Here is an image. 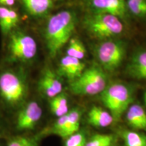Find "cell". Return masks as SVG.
Returning a JSON list of instances; mask_svg holds the SVG:
<instances>
[{
	"mask_svg": "<svg viewBox=\"0 0 146 146\" xmlns=\"http://www.w3.org/2000/svg\"><path fill=\"white\" fill-rule=\"evenodd\" d=\"M24 8L31 16L41 18L46 16L54 6L53 0H21Z\"/></svg>",
	"mask_w": 146,
	"mask_h": 146,
	"instance_id": "15",
	"label": "cell"
},
{
	"mask_svg": "<svg viewBox=\"0 0 146 146\" xmlns=\"http://www.w3.org/2000/svg\"><path fill=\"white\" fill-rule=\"evenodd\" d=\"M83 25L91 36L100 41L117 39L125 31L124 21L106 13L90 12L84 16Z\"/></svg>",
	"mask_w": 146,
	"mask_h": 146,
	"instance_id": "4",
	"label": "cell"
},
{
	"mask_svg": "<svg viewBox=\"0 0 146 146\" xmlns=\"http://www.w3.org/2000/svg\"><path fill=\"white\" fill-rule=\"evenodd\" d=\"M85 68V64L81 60L66 55L60 60L56 71L62 78L70 83L81 75Z\"/></svg>",
	"mask_w": 146,
	"mask_h": 146,
	"instance_id": "12",
	"label": "cell"
},
{
	"mask_svg": "<svg viewBox=\"0 0 146 146\" xmlns=\"http://www.w3.org/2000/svg\"><path fill=\"white\" fill-rule=\"evenodd\" d=\"M17 0H0V6L10 7L12 8Z\"/></svg>",
	"mask_w": 146,
	"mask_h": 146,
	"instance_id": "26",
	"label": "cell"
},
{
	"mask_svg": "<svg viewBox=\"0 0 146 146\" xmlns=\"http://www.w3.org/2000/svg\"><path fill=\"white\" fill-rule=\"evenodd\" d=\"M8 36L5 61L9 65L23 66L35 59L38 47L33 36L17 29Z\"/></svg>",
	"mask_w": 146,
	"mask_h": 146,
	"instance_id": "3",
	"label": "cell"
},
{
	"mask_svg": "<svg viewBox=\"0 0 146 146\" xmlns=\"http://www.w3.org/2000/svg\"><path fill=\"white\" fill-rule=\"evenodd\" d=\"M127 43L118 39L100 41L95 47L94 54L99 66L105 72L116 71L127 54Z\"/></svg>",
	"mask_w": 146,
	"mask_h": 146,
	"instance_id": "7",
	"label": "cell"
},
{
	"mask_svg": "<svg viewBox=\"0 0 146 146\" xmlns=\"http://www.w3.org/2000/svg\"><path fill=\"white\" fill-rule=\"evenodd\" d=\"M128 125L136 130H146V111L141 105L131 104L127 110Z\"/></svg>",
	"mask_w": 146,
	"mask_h": 146,
	"instance_id": "16",
	"label": "cell"
},
{
	"mask_svg": "<svg viewBox=\"0 0 146 146\" xmlns=\"http://www.w3.org/2000/svg\"><path fill=\"white\" fill-rule=\"evenodd\" d=\"M57 71L50 67L43 69L37 82V89L43 98L50 100L63 92V83Z\"/></svg>",
	"mask_w": 146,
	"mask_h": 146,
	"instance_id": "10",
	"label": "cell"
},
{
	"mask_svg": "<svg viewBox=\"0 0 146 146\" xmlns=\"http://www.w3.org/2000/svg\"><path fill=\"white\" fill-rule=\"evenodd\" d=\"M53 1H54V0H53Z\"/></svg>",
	"mask_w": 146,
	"mask_h": 146,
	"instance_id": "29",
	"label": "cell"
},
{
	"mask_svg": "<svg viewBox=\"0 0 146 146\" xmlns=\"http://www.w3.org/2000/svg\"><path fill=\"white\" fill-rule=\"evenodd\" d=\"M86 54V48L81 40L78 38H71L69 40L66 55L81 60L85 57Z\"/></svg>",
	"mask_w": 146,
	"mask_h": 146,
	"instance_id": "21",
	"label": "cell"
},
{
	"mask_svg": "<svg viewBox=\"0 0 146 146\" xmlns=\"http://www.w3.org/2000/svg\"><path fill=\"white\" fill-rule=\"evenodd\" d=\"M107 85L106 72L99 65H92L85 68L77 78L70 82L69 90L76 96H96L101 94Z\"/></svg>",
	"mask_w": 146,
	"mask_h": 146,
	"instance_id": "6",
	"label": "cell"
},
{
	"mask_svg": "<svg viewBox=\"0 0 146 146\" xmlns=\"http://www.w3.org/2000/svg\"><path fill=\"white\" fill-rule=\"evenodd\" d=\"M0 146H2V145H1V142H0Z\"/></svg>",
	"mask_w": 146,
	"mask_h": 146,
	"instance_id": "28",
	"label": "cell"
},
{
	"mask_svg": "<svg viewBox=\"0 0 146 146\" xmlns=\"http://www.w3.org/2000/svg\"><path fill=\"white\" fill-rule=\"evenodd\" d=\"M114 141L112 135L97 134L93 136L85 146H111Z\"/></svg>",
	"mask_w": 146,
	"mask_h": 146,
	"instance_id": "23",
	"label": "cell"
},
{
	"mask_svg": "<svg viewBox=\"0 0 146 146\" xmlns=\"http://www.w3.org/2000/svg\"><path fill=\"white\" fill-rule=\"evenodd\" d=\"M76 23V14L70 10L60 11L49 18L45 29V41L51 58L56 57L72 38Z\"/></svg>",
	"mask_w": 146,
	"mask_h": 146,
	"instance_id": "2",
	"label": "cell"
},
{
	"mask_svg": "<svg viewBox=\"0 0 146 146\" xmlns=\"http://www.w3.org/2000/svg\"><path fill=\"white\" fill-rule=\"evenodd\" d=\"M126 72L134 79L146 81V49L136 50L129 58Z\"/></svg>",
	"mask_w": 146,
	"mask_h": 146,
	"instance_id": "13",
	"label": "cell"
},
{
	"mask_svg": "<svg viewBox=\"0 0 146 146\" xmlns=\"http://www.w3.org/2000/svg\"><path fill=\"white\" fill-rule=\"evenodd\" d=\"M49 105L52 114L57 118L66 114L69 111L68 98L64 92L49 100Z\"/></svg>",
	"mask_w": 146,
	"mask_h": 146,
	"instance_id": "18",
	"label": "cell"
},
{
	"mask_svg": "<svg viewBox=\"0 0 146 146\" xmlns=\"http://www.w3.org/2000/svg\"><path fill=\"white\" fill-rule=\"evenodd\" d=\"M29 82L22 66L9 65L0 70V104L15 112L28 100Z\"/></svg>",
	"mask_w": 146,
	"mask_h": 146,
	"instance_id": "1",
	"label": "cell"
},
{
	"mask_svg": "<svg viewBox=\"0 0 146 146\" xmlns=\"http://www.w3.org/2000/svg\"><path fill=\"white\" fill-rule=\"evenodd\" d=\"M87 5L91 12L112 14L125 22L131 17L126 0H87Z\"/></svg>",
	"mask_w": 146,
	"mask_h": 146,
	"instance_id": "11",
	"label": "cell"
},
{
	"mask_svg": "<svg viewBox=\"0 0 146 146\" xmlns=\"http://www.w3.org/2000/svg\"><path fill=\"white\" fill-rule=\"evenodd\" d=\"M134 90L130 85L120 82L108 85L101 94V100L110 110L114 121H117L131 105Z\"/></svg>",
	"mask_w": 146,
	"mask_h": 146,
	"instance_id": "5",
	"label": "cell"
},
{
	"mask_svg": "<svg viewBox=\"0 0 146 146\" xmlns=\"http://www.w3.org/2000/svg\"><path fill=\"white\" fill-rule=\"evenodd\" d=\"M8 136H10L8 125L4 118L0 115V139H6Z\"/></svg>",
	"mask_w": 146,
	"mask_h": 146,
	"instance_id": "25",
	"label": "cell"
},
{
	"mask_svg": "<svg viewBox=\"0 0 146 146\" xmlns=\"http://www.w3.org/2000/svg\"><path fill=\"white\" fill-rule=\"evenodd\" d=\"M20 23V15L15 9L0 6V31L3 36H8L16 29Z\"/></svg>",
	"mask_w": 146,
	"mask_h": 146,
	"instance_id": "14",
	"label": "cell"
},
{
	"mask_svg": "<svg viewBox=\"0 0 146 146\" xmlns=\"http://www.w3.org/2000/svg\"><path fill=\"white\" fill-rule=\"evenodd\" d=\"M124 146H146V135L133 131H125L123 134Z\"/></svg>",
	"mask_w": 146,
	"mask_h": 146,
	"instance_id": "22",
	"label": "cell"
},
{
	"mask_svg": "<svg viewBox=\"0 0 146 146\" xmlns=\"http://www.w3.org/2000/svg\"><path fill=\"white\" fill-rule=\"evenodd\" d=\"M41 138L39 133L33 136L23 134L10 135L5 139V146H39Z\"/></svg>",
	"mask_w": 146,
	"mask_h": 146,
	"instance_id": "19",
	"label": "cell"
},
{
	"mask_svg": "<svg viewBox=\"0 0 146 146\" xmlns=\"http://www.w3.org/2000/svg\"><path fill=\"white\" fill-rule=\"evenodd\" d=\"M126 4L130 16L146 22V0H126Z\"/></svg>",
	"mask_w": 146,
	"mask_h": 146,
	"instance_id": "20",
	"label": "cell"
},
{
	"mask_svg": "<svg viewBox=\"0 0 146 146\" xmlns=\"http://www.w3.org/2000/svg\"><path fill=\"white\" fill-rule=\"evenodd\" d=\"M86 137L83 133L76 132L66 139L65 146H85Z\"/></svg>",
	"mask_w": 146,
	"mask_h": 146,
	"instance_id": "24",
	"label": "cell"
},
{
	"mask_svg": "<svg viewBox=\"0 0 146 146\" xmlns=\"http://www.w3.org/2000/svg\"><path fill=\"white\" fill-rule=\"evenodd\" d=\"M43 116L41 106L35 100H27L15 112L14 119V130L25 133L34 130Z\"/></svg>",
	"mask_w": 146,
	"mask_h": 146,
	"instance_id": "8",
	"label": "cell"
},
{
	"mask_svg": "<svg viewBox=\"0 0 146 146\" xmlns=\"http://www.w3.org/2000/svg\"><path fill=\"white\" fill-rule=\"evenodd\" d=\"M81 114L78 108L69 110L66 114L58 117L52 125L40 132L41 135L43 137L54 135L63 139L68 138L79 130Z\"/></svg>",
	"mask_w": 146,
	"mask_h": 146,
	"instance_id": "9",
	"label": "cell"
},
{
	"mask_svg": "<svg viewBox=\"0 0 146 146\" xmlns=\"http://www.w3.org/2000/svg\"><path fill=\"white\" fill-rule=\"evenodd\" d=\"M87 120L91 125L98 128L109 127L114 122L110 113L98 106H93L90 109Z\"/></svg>",
	"mask_w": 146,
	"mask_h": 146,
	"instance_id": "17",
	"label": "cell"
},
{
	"mask_svg": "<svg viewBox=\"0 0 146 146\" xmlns=\"http://www.w3.org/2000/svg\"><path fill=\"white\" fill-rule=\"evenodd\" d=\"M143 100H144V103H145V105L146 106V91L145 92V94H144Z\"/></svg>",
	"mask_w": 146,
	"mask_h": 146,
	"instance_id": "27",
	"label": "cell"
}]
</instances>
